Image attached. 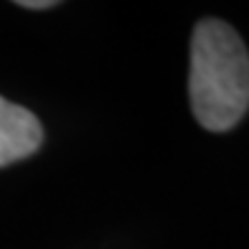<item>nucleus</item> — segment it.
I'll return each mask as SVG.
<instances>
[{
	"label": "nucleus",
	"instance_id": "1",
	"mask_svg": "<svg viewBox=\"0 0 249 249\" xmlns=\"http://www.w3.org/2000/svg\"><path fill=\"white\" fill-rule=\"evenodd\" d=\"M191 107L201 127L226 132L249 109V53L229 23L201 20L191 38Z\"/></svg>",
	"mask_w": 249,
	"mask_h": 249
},
{
	"label": "nucleus",
	"instance_id": "2",
	"mask_svg": "<svg viewBox=\"0 0 249 249\" xmlns=\"http://www.w3.org/2000/svg\"><path fill=\"white\" fill-rule=\"evenodd\" d=\"M43 142V127L31 109L0 97V168L33 155Z\"/></svg>",
	"mask_w": 249,
	"mask_h": 249
},
{
	"label": "nucleus",
	"instance_id": "3",
	"mask_svg": "<svg viewBox=\"0 0 249 249\" xmlns=\"http://www.w3.org/2000/svg\"><path fill=\"white\" fill-rule=\"evenodd\" d=\"M20 8H33V10H43V8H53L56 0H20Z\"/></svg>",
	"mask_w": 249,
	"mask_h": 249
}]
</instances>
